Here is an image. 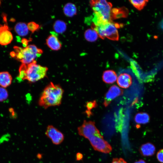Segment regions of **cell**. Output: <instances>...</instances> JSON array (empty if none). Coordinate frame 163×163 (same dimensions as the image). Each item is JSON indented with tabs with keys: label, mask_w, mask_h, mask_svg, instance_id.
Masks as SVG:
<instances>
[{
	"label": "cell",
	"mask_w": 163,
	"mask_h": 163,
	"mask_svg": "<svg viewBox=\"0 0 163 163\" xmlns=\"http://www.w3.org/2000/svg\"><path fill=\"white\" fill-rule=\"evenodd\" d=\"M102 78L103 82L106 83L112 84L117 80V75L116 72L113 70H106L103 74Z\"/></svg>",
	"instance_id": "cell-15"
},
{
	"label": "cell",
	"mask_w": 163,
	"mask_h": 163,
	"mask_svg": "<svg viewBox=\"0 0 163 163\" xmlns=\"http://www.w3.org/2000/svg\"><path fill=\"white\" fill-rule=\"evenodd\" d=\"M119 163H127L123 158H120L119 159Z\"/></svg>",
	"instance_id": "cell-28"
},
{
	"label": "cell",
	"mask_w": 163,
	"mask_h": 163,
	"mask_svg": "<svg viewBox=\"0 0 163 163\" xmlns=\"http://www.w3.org/2000/svg\"><path fill=\"white\" fill-rule=\"evenodd\" d=\"M157 158L159 162L163 163V149L159 150L158 152Z\"/></svg>",
	"instance_id": "cell-26"
},
{
	"label": "cell",
	"mask_w": 163,
	"mask_h": 163,
	"mask_svg": "<svg viewBox=\"0 0 163 163\" xmlns=\"http://www.w3.org/2000/svg\"><path fill=\"white\" fill-rule=\"evenodd\" d=\"M88 139L94 149L96 151L108 153L112 150L110 145L104 139L100 133L92 135Z\"/></svg>",
	"instance_id": "cell-6"
},
{
	"label": "cell",
	"mask_w": 163,
	"mask_h": 163,
	"mask_svg": "<svg viewBox=\"0 0 163 163\" xmlns=\"http://www.w3.org/2000/svg\"><path fill=\"white\" fill-rule=\"evenodd\" d=\"M139 152L142 155L145 156H151L155 151V146L151 143H147L142 145L139 149Z\"/></svg>",
	"instance_id": "cell-13"
},
{
	"label": "cell",
	"mask_w": 163,
	"mask_h": 163,
	"mask_svg": "<svg viewBox=\"0 0 163 163\" xmlns=\"http://www.w3.org/2000/svg\"><path fill=\"white\" fill-rule=\"evenodd\" d=\"M15 52H12L11 55L21 62L22 64H28L31 63L37 57L40 56L42 50L34 45H30L22 48L18 46L14 47Z\"/></svg>",
	"instance_id": "cell-4"
},
{
	"label": "cell",
	"mask_w": 163,
	"mask_h": 163,
	"mask_svg": "<svg viewBox=\"0 0 163 163\" xmlns=\"http://www.w3.org/2000/svg\"><path fill=\"white\" fill-rule=\"evenodd\" d=\"M45 134L53 144L55 145L61 144L64 140V136L62 133L52 125L48 126Z\"/></svg>",
	"instance_id": "cell-8"
},
{
	"label": "cell",
	"mask_w": 163,
	"mask_h": 163,
	"mask_svg": "<svg viewBox=\"0 0 163 163\" xmlns=\"http://www.w3.org/2000/svg\"><path fill=\"white\" fill-rule=\"evenodd\" d=\"M27 40L25 39L22 40V42L24 45H27Z\"/></svg>",
	"instance_id": "cell-31"
},
{
	"label": "cell",
	"mask_w": 163,
	"mask_h": 163,
	"mask_svg": "<svg viewBox=\"0 0 163 163\" xmlns=\"http://www.w3.org/2000/svg\"><path fill=\"white\" fill-rule=\"evenodd\" d=\"M97 106V103L96 101H89L87 103L86 107L89 110L92 109L94 108Z\"/></svg>",
	"instance_id": "cell-25"
},
{
	"label": "cell",
	"mask_w": 163,
	"mask_h": 163,
	"mask_svg": "<svg viewBox=\"0 0 163 163\" xmlns=\"http://www.w3.org/2000/svg\"><path fill=\"white\" fill-rule=\"evenodd\" d=\"M134 163H146V162L142 159H140L139 160L136 161Z\"/></svg>",
	"instance_id": "cell-30"
},
{
	"label": "cell",
	"mask_w": 163,
	"mask_h": 163,
	"mask_svg": "<svg viewBox=\"0 0 163 163\" xmlns=\"http://www.w3.org/2000/svg\"><path fill=\"white\" fill-rule=\"evenodd\" d=\"M66 23L64 21L60 20L56 21L53 25L54 30L59 34L64 33L66 31Z\"/></svg>",
	"instance_id": "cell-21"
},
{
	"label": "cell",
	"mask_w": 163,
	"mask_h": 163,
	"mask_svg": "<svg viewBox=\"0 0 163 163\" xmlns=\"http://www.w3.org/2000/svg\"><path fill=\"white\" fill-rule=\"evenodd\" d=\"M130 3L139 10H142L146 4L147 0H130Z\"/></svg>",
	"instance_id": "cell-22"
},
{
	"label": "cell",
	"mask_w": 163,
	"mask_h": 163,
	"mask_svg": "<svg viewBox=\"0 0 163 163\" xmlns=\"http://www.w3.org/2000/svg\"><path fill=\"white\" fill-rule=\"evenodd\" d=\"M64 14L68 17H72L77 14V8L75 5L71 3L66 4L63 8Z\"/></svg>",
	"instance_id": "cell-18"
},
{
	"label": "cell",
	"mask_w": 163,
	"mask_h": 163,
	"mask_svg": "<svg viewBox=\"0 0 163 163\" xmlns=\"http://www.w3.org/2000/svg\"><path fill=\"white\" fill-rule=\"evenodd\" d=\"M111 163H119V159L117 158H114Z\"/></svg>",
	"instance_id": "cell-29"
},
{
	"label": "cell",
	"mask_w": 163,
	"mask_h": 163,
	"mask_svg": "<svg viewBox=\"0 0 163 163\" xmlns=\"http://www.w3.org/2000/svg\"><path fill=\"white\" fill-rule=\"evenodd\" d=\"M12 77L9 72L4 71L0 72V86L5 88L9 86L11 83Z\"/></svg>",
	"instance_id": "cell-16"
},
{
	"label": "cell",
	"mask_w": 163,
	"mask_h": 163,
	"mask_svg": "<svg viewBox=\"0 0 163 163\" xmlns=\"http://www.w3.org/2000/svg\"><path fill=\"white\" fill-rule=\"evenodd\" d=\"M64 90L59 85L50 82L44 89L39 100V105L45 109L59 105Z\"/></svg>",
	"instance_id": "cell-1"
},
{
	"label": "cell",
	"mask_w": 163,
	"mask_h": 163,
	"mask_svg": "<svg viewBox=\"0 0 163 163\" xmlns=\"http://www.w3.org/2000/svg\"><path fill=\"white\" fill-rule=\"evenodd\" d=\"M160 26L163 29V19L160 23Z\"/></svg>",
	"instance_id": "cell-32"
},
{
	"label": "cell",
	"mask_w": 163,
	"mask_h": 163,
	"mask_svg": "<svg viewBox=\"0 0 163 163\" xmlns=\"http://www.w3.org/2000/svg\"><path fill=\"white\" fill-rule=\"evenodd\" d=\"M78 134L88 139L91 136L100 133L94 122L84 120L82 124L77 128Z\"/></svg>",
	"instance_id": "cell-7"
},
{
	"label": "cell",
	"mask_w": 163,
	"mask_h": 163,
	"mask_svg": "<svg viewBox=\"0 0 163 163\" xmlns=\"http://www.w3.org/2000/svg\"><path fill=\"white\" fill-rule=\"evenodd\" d=\"M46 43L49 47L53 50H58L62 47L61 43L53 32L46 39Z\"/></svg>",
	"instance_id": "cell-12"
},
{
	"label": "cell",
	"mask_w": 163,
	"mask_h": 163,
	"mask_svg": "<svg viewBox=\"0 0 163 163\" xmlns=\"http://www.w3.org/2000/svg\"><path fill=\"white\" fill-rule=\"evenodd\" d=\"M134 120L137 124H145L147 123L149 120V115L145 112H139L135 115Z\"/></svg>",
	"instance_id": "cell-19"
},
{
	"label": "cell",
	"mask_w": 163,
	"mask_h": 163,
	"mask_svg": "<svg viewBox=\"0 0 163 163\" xmlns=\"http://www.w3.org/2000/svg\"><path fill=\"white\" fill-rule=\"evenodd\" d=\"M27 25L28 30L32 33L38 29L40 27L38 24L34 22H30Z\"/></svg>",
	"instance_id": "cell-24"
},
{
	"label": "cell",
	"mask_w": 163,
	"mask_h": 163,
	"mask_svg": "<svg viewBox=\"0 0 163 163\" xmlns=\"http://www.w3.org/2000/svg\"><path fill=\"white\" fill-rule=\"evenodd\" d=\"M8 94L7 90L5 88L0 87V102L5 100L8 98Z\"/></svg>",
	"instance_id": "cell-23"
},
{
	"label": "cell",
	"mask_w": 163,
	"mask_h": 163,
	"mask_svg": "<svg viewBox=\"0 0 163 163\" xmlns=\"http://www.w3.org/2000/svg\"><path fill=\"white\" fill-rule=\"evenodd\" d=\"M90 3L94 12L93 23L98 25L112 21L111 12L112 5L104 0H91Z\"/></svg>",
	"instance_id": "cell-3"
},
{
	"label": "cell",
	"mask_w": 163,
	"mask_h": 163,
	"mask_svg": "<svg viewBox=\"0 0 163 163\" xmlns=\"http://www.w3.org/2000/svg\"><path fill=\"white\" fill-rule=\"evenodd\" d=\"M128 14V10L125 7L114 8L111 10V19L112 20L120 18H126Z\"/></svg>",
	"instance_id": "cell-14"
},
{
	"label": "cell",
	"mask_w": 163,
	"mask_h": 163,
	"mask_svg": "<svg viewBox=\"0 0 163 163\" xmlns=\"http://www.w3.org/2000/svg\"><path fill=\"white\" fill-rule=\"evenodd\" d=\"M13 39V37L7 24L0 25V44L6 45L10 43Z\"/></svg>",
	"instance_id": "cell-10"
},
{
	"label": "cell",
	"mask_w": 163,
	"mask_h": 163,
	"mask_svg": "<svg viewBox=\"0 0 163 163\" xmlns=\"http://www.w3.org/2000/svg\"><path fill=\"white\" fill-rule=\"evenodd\" d=\"M76 157V159L78 161L82 160L83 158L82 155L80 153H77Z\"/></svg>",
	"instance_id": "cell-27"
},
{
	"label": "cell",
	"mask_w": 163,
	"mask_h": 163,
	"mask_svg": "<svg viewBox=\"0 0 163 163\" xmlns=\"http://www.w3.org/2000/svg\"><path fill=\"white\" fill-rule=\"evenodd\" d=\"M14 30L16 33L21 36H25L28 33L27 25L24 23L18 22L14 27Z\"/></svg>",
	"instance_id": "cell-17"
},
{
	"label": "cell",
	"mask_w": 163,
	"mask_h": 163,
	"mask_svg": "<svg viewBox=\"0 0 163 163\" xmlns=\"http://www.w3.org/2000/svg\"><path fill=\"white\" fill-rule=\"evenodd\" d=\"M123 91L117 85L112 86L105 94L103 104L105 107L108 106L111 102L117 97L123 94Z\"/></svg>",
	"instance_id": "cell-9"
},
{
	"label": "cell",
	"mask_w": 163,
	"mask_h": 163,
	"mask_svg": "<svg viewBox=\"0 0 163 163\" xmlns=\"http://www.w3.org/2000/svg\"><path fill=\"white\" fill-rule=\"evenodd\" d=\"M48 69L37 63L36 60L28 64H22L19 69L18 78L34 83L45 77Z\"/></svg>",
	"instance_id": "cell-2"
},
{
	"label": "cell",
	"mask_w": 163,
	"mask_h": 163,
	"mask_svg": "<svg viewBox=\"0 0 163 163\" xmlns=\"http://www.w3.org/2000/svg\"><path fill=\"white\" fill-rule=\"evenodd\" d=\"M120 27L119 24L114 23L112 21L97 25L93 23L91 24V28L96 31L101 38L104 39L106 37L113 40H118L117 29Z\"/></svg>",
	"instance_id": "cell-5"
},
{
	"label": "cell",
	"mask_w": 163,
	"mask_h": 163,
	"mask_svg": "<svg viewBox=\"0 0 163 163\" xmlns=\"http://www.w3.org/2000/svg\"><path fill=\"white\" fill-rule=\"evenodd\" d=\"M84 35L85 39L88 41L91 42L96 41L98 36L96 31L92 28L86 30L85 32Z\"/></svg>",
	"instance_id": "cell-20"
},
{
	"label": "cell",
	"mask_w": 163,
	"mask_h": 163,
	"mask_svg": "<svg viewBox=\"0 0 163 163\" xmlns=\"http://www.w3.org/2000/svg\"><path fill=\"white\" fill-rule=\"evenodd\" d=\"M117 83L120 87L123 88H128L132 84V78L127 73H122L117 78Z\"/></svg>",
	"instance_id": "cell-11"
}]
</instances>
